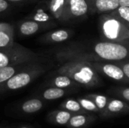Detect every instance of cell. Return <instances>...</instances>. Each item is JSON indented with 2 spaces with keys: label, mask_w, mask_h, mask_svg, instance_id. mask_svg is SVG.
Masks as SVG:
<instances>
[{
  "label": "cell",
  "mask_w": 129,
  "mask_h": 128,
  "mask_svg": "<svg viewBox=\"0 0 129 128\" xmlns=\"http://www.w3.org/2000/svg\"><path fill=\"white\" fill-rule=\"evenodd\" d=\"M91 14H110L119 6L117 0H86Z\"/></svg>",
  "instance_id": "cell-9"
},
{
  "label": "cell",
  "mask_w": 129,
  "mask_h": 128,
  "mask_svg": "<svg viewBox=\"0 0 129 128\" xmlns=\"http://www.w3.org/2000/svg\"><path fill=\"white\" fill-rule=\"evenodd\" d=\"M45 26H50L40 23L39 22H36L32 20H29L23 21V23L20 24L19 32L22 35L28 36V35H31L36 33L37 32L40 31L42 28Z\"/></svg>",
  "instance_id": "cell-12"
},
{
  "label": "cell",
  "mask_w": 129,
  "mask_h": 128,
  "mask_svg": "<svg viewBox=\"0 0 129 128\" xmlns=\"http://www.w3.org/2000/svg\"><path fill=\"white\" fill-rule=\"evenodd\" d=\"M78 102L81 105L82 108L85 110L91 111V112L98 111V109L97 108L94 102L88 98H79L78 100Z\"/></svg>",
  "instance_id": "cell-24"
},
{
  "label": "cell",
  "mask_w": 129,
  "mask_h": 128,
  "mask_svg": "<svg viewBox=\"0 0 129 128\" xmlns=\"http://www.w3.org/2000/svg\"><path fill=\"white\" fill-rule=\"evenodd\" d=\"M87 122V118L82 115H76L70 118L69 125L72 127L79 128L84 126Z\"/></svg>",
  "instance_id": "cell-23"
},
{
  "label": "cell",
  "mask_w": 129,
  "mask_h": 128,
  "mask_svg": "<svg viewBox=\"0 0 129 128\" xmlns=\"http://www.w3.org/2000/svg\"><path fill=\"white\" fill-rule=\"evenodd\" d=\"M62 107L67 109V111L73 112H79L83 111L79 103L74 100H67L62 104Z\"/></svg>",
  "instance_id": "cell-22"
},
{
  "label": "cell",
  "mask_w": 129,
  "mask_h": 128,
  "mask_svg": "<svg viewBox=\"0 0 129 128\" xmlns=\"http://www.w3.org/2000/svg\"><path fill=\"white\" fill-rule=\"evenodd\" d=\"M31 20L39 22L40 23L46 24L48 26L53 25V21L54 18L51 16L50 12H46L42 8V9H38L31 17Z\"/></svg>",
  "instance_id": "cell-14"
},
{
  "label": "cell",
  "mask_w": 129,
  "mask_h": 128,
  "mask_svg": "<svg viewBox=\"0 0 129 128\" xmlns=\"http://www.w3.org/2000/svg\"><path fill=\"white\" fill-rule=\"evenodd\" d=\"M44 58L37 53L17 43L0 48V68Z\"/></svg>",
  "instance_id": "cell-5"
},
{
  "label": "cell",
  "mask_w": 129,
  "mask_h": 128,
  "mask_svg": "<svg viewBox=\"0 0 129 128\" xmlns=\"http://www.w3.org/2000/svg\"><path fill=\"white\" fill-rule=\"evenodd\" d=\"M71 118V113L69 111H58V112H55L54 114V121L56 123H57L58 124L60 125H64L67 124L70 119Z\"/></svg>",
  "instance_id": "cell-21"
},
{
  "label": "cell",
  "mask_w": 129,
  "mask_h": 128,
  "mask_svg": "<svg viewBox=\"0 0 129 128\" xmlns=\"http://www.w3.org/2000/svg\"><path fill=\"white\" fill-rule=\"evenodd\" d=\"M10 7V4L7 0H0V14L6 11Z\"/></svg>",
  "instance_id": "cell-26"
},
{
  "label": "cell",
  "mask_w": 129,
  "mask_h": 128,
  "mask_svg": "<svg viewBox=\"0 0 129 128\" xmlns=\"http://www.w3.org/2000/svg\"><path fill=\"white\" fill-rule=\"evenodd\" d=\"M88 99L92 100L98 110H103L104 109L106 108L107 104L108 103V100L107 97L103 96V95H99V94H90L88 96Z\"/></svg>",
  "instance_id": "cell-20"
},
{
  "label": "cell",
  "mask_w": 129,
  "mask_h": 128,
  "mask_svg": "<svg viewBox=\"0 0 129 128\" xmlns=\"http://www.w3.org/2000/svg\"><path fill=\"white\" fill-rule=\"evenodd\" d=\"M127 106H128L122 100H112L107 103L106 108L107 109L108 112L111 113H118L124 110V109Z\"/></svg>",
  "instance_id": "cell-19"
},
{
  "label": "cell",
  "mask_w": 129,
  "mask_h": 128,
  "mask_svg": "<svg viewBox=\"0 0 129 128\" xmlns=\"http://www.w3.org/2000/svg\"><path fill=\"white\" fill-rule=\"evenodd\" d=\"M52 84L54 87L63 88V89L76 84V83L74 81H73L70 77L64 75H60V74H59L58 76L54 78Z\"/></svg>",
  "instance_id": "cell-16"
},
{
  "label": "cell",
  "mask_w": 129,
  "mask_h": 128,
  "mask_svg": "<svg viewBox=\"0 0 129 128\" xmlns=\"http://www.w3.org/2000/svg\"><path fill=\"white\" fill-rule=\"evenodd\" d=\"M122 97L127 101H129V88H125L124 89H122Z\"/></svg>",
  "instance_id": "cell-27"
},
{
  "label": "cell",
  "mask_w": 129,
  "mask_h": 128,
  "mask_svg": "<svg viewBox=\"0 0 129 128\" xmlns=\"http://www.w3.org/2000/svg\"><path fill=\"white\" fill-rule=\"evenodd\" d=\"M88 13L86 0H66L64 11V22L80 20Z\"/></svg>",
  "instance_id": "cell-6"
},
{
  "label": "cell",
  "mask_w": 129,
  "mask_h": 128,
  "mask_svg": "<svg viewBox=\"0 0 129 128\" xmlns=\"http://www.w3.org/2000/svg\"><path fill=\"white\" fill-rule=\"evenodd\" d=\"M63 62L57 69L59 74L70 77L76 84L85 88H94L101 85V78L90 63L79 60Z\"/></svg>",
  "instance_id": "cell-2"
},
{
  "label": "cell",
  "mask_w": 129,
  "mask_h": 128,
  "mask_svg": "<svg viewBox=\"0 0 129 128\" xmlns=\"http://www.w3.org/2000/svg\"><path fill=\"white\" fill-rule=\"evenodd\" d=\"M45 61V60L44 58H42L41 60H35V61L25 62V63H19V64L1 67L0 68V84L5 82V81L9 79L11 77H12L14 75L17 74V72L35 67Z\"/></svg>",
  "instance_id": "cell-8"
},
{
  "label": "cell",
  "mask_w": 129,
  "mask_h": 128,
  "mask_svg": "<svg viewBox=\"0 0 129 128\" xmlns=\"http://www.w3.org/2000/svg\"><path fill=\"white\" fill-rule=\"evenodd\" d=\"M50 68V65L45 61L35 67L17 72L5 82L0 84V94L19 90L29 85Z\"/></svg>",
  "instance_id": "cell-4"
},
{
  "label": "cell",
  "mask_w": 129,
  "mask_h": 128,
  "mask_svg": "<svg viewBox=\"0 0 129 128\" xmlns=\"http://www.w3.org/2000/svg\"><path fill=\"white\" fill-rule=\"evenodd\" d=\"M119 6H128L129 7V0H117Z\"/></svg>",
  "instance_id": "cell-28"
},
{
  "label": "cell",
  "mask_w": 129,
  "mask_h": 128,
  "mask_svg": "<svg viewBox=\"0 0 129 128\" xmlns=\"http://www.w3.org/2000/svg\"><path fill=\"white\" fill-rule=\"evenodd\" d=\"M22 128H28V127H22Z\"/></svg>",
  "instance_id": "cell-30"
},
{
  "label": "cell",
  "mask_w": 129,
  "mask_h": 128,
  "mask_svg": "<svg viewBox=\"0 0 129 128\" xmlns=\"http://www.w3.org/2000/svg\"><path fill=\"white\" fill-rule=\"evenodd\" d=\"M121 66L120 68L122 69L125 76L126 77V78H128L129 80V63L128 60H122V61H119Z\"/></svg>",
  "instance_id": "cell-25"
},
{
  "label": "cell",
  "mask_w": 129,
  "mask_h": 128,
  "mask_svg": "<svg viewBox=\"0 0 129 128\" xmlns=\"http://www.w3.org/2000/svg\"><path fill=\"white\" fill-rule=\"evenodd\" d=\"M111 14L121 20L126 26H129V7L119 6L118 8L111 12Z\"/></svg>",
  "instance_id": "cell-18"
},
{
  "label": "cell",
  "mask_w": 129,
  "mask_h": 128,
  "mask_svg": "<svg viewBox=\"0 0 129 128\" xmlns=\"http://www.w3.org/2000/svg\"><path fill=\"white\" fill-rule=\"evenodd\" d=\"M99 29L104 41L128 44L129 26L111 14L100 17Z\"/></svg>",
  "instance_id": "cell-3"
},
{
  "label": "cell",
  "mask_w": 129,
  "mask_h": 128,
  "mask_svg": "<svg viewBox=\"0 0 129 128\" xmlns=\"http://www.w3.org/2000/svg\"><path fill=\"white\" fill-rule=\"evenodd\" d=\"M70 36V30L66 29H58L52 32H49L43 36L45 41L51 43H58L63 42L67 40Z\"/></svg>",
  "instance_id": "cell-13"
},
{
  "label": "cell",
  "mask_w": 129,
  "mask_h": 128,
  "mask_svg": "<svg viewBox=\"0 0 129 128\" xmlns=\"http://www.w3.org/2000/svg\"><path fill=\"white\" fill-rule=\"evenodd\" d=\"M65 94V90L63 88H50L47 90H45L43 94L42 97L44 99L48 100H56L62 97Z\"/></svg>",
  "instance_id": "cell-17"
},
{
  "label": "cell",
  "mask_w": 129,
  "mask_h": 128,
  "mask_svg": "<svg viewBox=\"0 0 129 128\" xmlns=\"http://www.w3.org/2000/svg\"><path fill=\"white\" fill-rule=\"evenodd\" d=\"M58 57L61 61L79 60L88 63H118L128 60V44L103 41L98 42L89 49L67 48L60 51Z\"/></svg>",
  "instance_id": "cell-1"
},
{
  "label": "cell",
  "mask_w": 129,
  "mask_h": 128,
  "mask_svg": "<svg viewBox=\"0 0 129 128\" xmlns=\"http://www.w3.org/2000/svg\"><path fill=\"white\" fill-rule=\"evenodd\" d=\"M8 2H13V3H20V2H25V1H27V0H7Z\"/></svg>",
  "instance_id": "cell-29"
},
{
  "label": "cell",
  "mask_w": 129,
  "mask_h": 128,
  "mask_svg": "<svg viewBox=\"0 0 129 128\" xmlns=\"http://www.w3.org/2000/svg\"><path fill=\"white\" fill-rule=\"evenodd\" d=\"M66 0H50L48 11L53 18L60 22H64V11Z\"/></svg>",
  "instance_id": "cell-11"
},
{
  "label": "cell",
  "mask_w": 129,
  "mask_h": 128,
  "mask_svg": "<svg viewBox=\"0 0 129 128\" xmlns=\"http://www.w3.org/2000/svg\"><path fill=\"white\" fill-rule=\"evenodd\" d=\"M14 43L13 26L7 23H0V48L9 47Z\"/></svg>",
  "instance_id": "cell-10"
},
{
  "label": "cell",
  "mask_w": 129,
  "mask_h": 128,
  "mask_svg": "<svg viewBox=\"0 0 129 128\" xmlns=\"http://www.w3.org/2000/svg\"><path fill=\"white\" fill-rule=\"evenodd\" d=\"M42 107V103L39 99H31L26 101L22 105V110L26 113H34L40 110Z\"/></svg>",
  "instance_id": "cell-15"
},
{
  "label": "cell",
  "mask_w": 129,
  "mask_h": 128,
  "mask_svg": "<svg viewBox=\"0 0 129 128\" xmlns=\"http://www.w3.org/2000/svg\"><path fill=\"white\" fill-rule=\"evenodd\" d=\"M90 63L98 72H102L110 78L117 81L128 82V79L126 78L119 65H116L110 62H97Z\"/></svg>",
  "instance_id": "cell-7"
}]
</instances>
